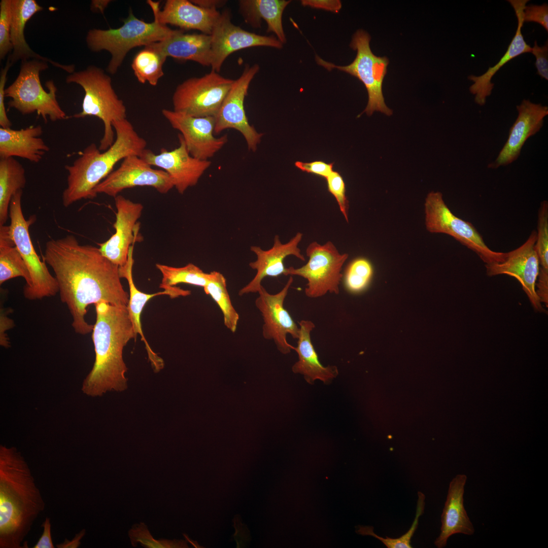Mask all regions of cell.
I'll use <instances>...</instances> for the list:
<instances>
[{
    "instance_id": "cell-1",
    "label": "cell",
    "mask_w": 548,
    "mask_h": 548,
    "mask_svg": "<svg viewBox=\"0 0 548 548\" xmlns=\"http://www.w3.org/2000/svg\"><path fill=\"white\" fill-rule=\"evenodd\" d=\"M43 258L55 273L61 300L70 311L77 333L92 331L93 325L85 318L90 304L106 302L127 305L129 295L121 284L119 266L99 248L81 245L68 234L47 241Z\"/></svg>"
},
{
    "instance_id": "cell-2",
    "label": "cell",
    "mask_w": 548,
    "mask_h": 548,
    "mask_svg": "<svg viewBox=\"0 0 548 548\" xmlns=\"http://www.w3.org/2000/svg\"><path fill=\"white\" fill-rule=\"evenodd\" d=\"M45 503L31 470L14 447L0 446V548H22Z\"/></svg>"
},
{
    "instance_id": "cell-3",
    "label": "cell",
    "mask_w": 548,
    "mask_h": 548,
    "mask_svg": "<svg viewBox=\"0 0 548 548\" xmlns=\"http://www.w3.org/2000/svg\"><path fill=\"white\" fill-rule=\"evenodd\" d=\"M95 306L96 317L92 339L95 360L82 389L85 394L93 397L109 391L126 389L127 368L123 359V350L130 339L137 336L127 305L100 302Z\"/></svg>"
},
{
    "instance_id": "cell-4",
    "label": "cell",
    "mask_w": 548,
    "mask_h": 548,
    "mask_svg": "<svg viewBox=\"0 0 548 548\" xmlns=\"http://www.w3.org/2000/svg\"><path fill=\"white\" fill-rule=\"evenodd\" d=\"M112 125L116 138L107 150L101 152L95 144H90L72 164L65 165L68 173L67 186L61 197L64 207L81 199L96 197L95 188L118 162L128 156H140L146 149V141L126 119L114 121Z\"/></svg>"
},
{
    "instance_id": "cell-5",
    "label": "cell",
    "mask_w": 548,
    "mask_h": 548,
    "mask_svg": "<svg viewBox=\"0 0 548 548\" xmlns=\"http://www.w3.org/2000/svg\"><path fill=\"white\" fill-rule=\"evenodd\" d=\"M65 81L67 84L80 85L85 92L82 111L72 117L94 116L100 119L104 130L98 149L101 151L107 150L115 141L112 123L126 119V107L115 91L111 77L102 68L90 65L84 70L70 74Z\"/></svg>"
},
{
    "instance_id": "cell-6",
    "label": "cell",
    "mask_w": 548,
    "mask_h": 548,
    "mask_svg": "<svg viewBox=\"0 0 548 548\" xmlns=\"http://www.w3.org/2000/svg\"><path fill=\"white\" fill-rule=\"evenodd\" d=\"M176 31L155 20L147 22L139 19L130 11L123 25L118 28L90 29L86 37V42L92 52L105 50L110 53L111 58L107 71L114 75L130 50L164 40Z\"/></svg>"
},
{
    "instance_id": "cell-7",
    "label": "cell",
    "mask_w": 548,
    "mask_h": 548,
    "mask_svg": "<svg viewBox=\"0 0 548 548\" xmlns=\"http://www.w3.org/2000/svg\"><path fill=\"white\" fill-rule=\"evenodd\" d=\"M48 62L37 59L21 61L19 73L15 81L5 88V97L11 100L8 109L13 108L22 115L36 112L45 122L48 119L56 121L68 117L59 105L56 98L57 88L52 80L42 86L40 73L47 69Z\"/></svg>"
},
{
    "instance_id": "cell-8",
    "label": "cell",
    "mask_w": 548,
    "mask_h": 548,
    "mask_svg": "<svg viewBox=\"0 0 548 548\" xmlns=\"http://www.w3.org/2000/svg\"><path fill=\"white\" fill-rule=\"evenodd\" d=\"M370 35L365 31L358 30L353 35L350 46L357 51L353 61L345 66L337 65L326 61L318 55L316 60L318 64L327 70L337 69L355 77L364 85L368 93V100L363 113L371 116L374 111L381 112L388 116L392 111L386 105L382 91L384 77L387 72L389 60L387 57H379L371 50Z\"/></svg>"
},
{
    "instance_id": "cell-9",
    "label": "cell",
    "mask_w": 548,
    "mask_h": 548,
    "mask_svg": "<svg viewBox=\"0 0 548 548\" xmlns=\"http://www.w3.org/2000/svg\"><path fill=\"white\" fill-rule=\"evenodd\" d=\"M22 190L12 197L9 206V225L11 237L28 269L31 284L23 288L25 297L33 300L55 296L59 292L56 279L48 270L45 261L41 260L36 252L29 235V227L34 222V216L26 220L23 215L21 199Z\"/></svg>"
},
{
    "instance_id": "cell-10",
    "label": "cell",
    "mask_w": 548,
    "mask_h": 548,
    "mask_svg": "<svg viewBox=\"0 0 548 548\" xmlns=\"http://www.w3.org/2000/svg\"><path fill=\"white\" fill-rule=\"evenodd\" d=\"M307 262L299 268H286L285 276H297L307 283L304 292L311 298L322 297L327 293L338 294L343 277L341 271L348 254H340L334 245L328 241L323 245L313 242L306 250Z\"/></svg>"
},
{
    "instance_id": "cell-11",
    "label": "cell",
    "mask_w": 548,
    "mask_h": 548,
    "mask_svg": "<svg viewBox=\"0 0 548 548\" xmlns=\"http://www.w3.org/2000/svg\"><path fill=\"white\" fill-rule=\"evenodd\" d=\"M425 225L431 233L449 235L474 252L486 263L503 261L506 253L491 250L470 222L456 216L445 203L440 192L431 191L425 202Z\"/></svg>"
},
{
    "instance_id": "cell-12",
    "label": "cell",
    "mask_w": 548,
    "mask_h": 548,
    "mask_svg": "<svg viewBox=\"0 0 548 548\" xmlns=\"http://www.w3.org/2000/svg\"><path fill=\"white\" fill-rule=\"evenodd\" d=\"M234 80L213 70L201 77L189 78L173 93V110L196 117H215Z\"/></svg>"
},
{
    "instance_id": "cell-13",
    "label": "cell",
    "mask_w": 548,
    "mask_h": 548,
    "mask_svg": "<svg viewBox=\"0 0 548 548\" xmlns=\"http://www.w3.org/2000/svg\"><path fill=\"white\" fill-rule=\"evenodd\" d=\"M257 64H247L234 82L215 117V134L227 129L239 131L245 138L249 151L255 152L263 133H259L248 121L244 107L250 83L259 72Z\"/></svg>"
},
{
    "instance_id": "cell-14",
    "label": "cell",
    "mask_w": 548,
    "mask_h": 548,
    "mask_svg": "<svg viewBox=\"0 0 548 548\" xmlns=\"http://www.w3.org/2000/svg\"><path fill=\"white\" fill-rule=\"evenodd\" d=\"M138 186L151 187L161 194H166L174 184L164 170L154 169L140 156L130 155L96 186L94 192L115 198L122 190Z\"/></svg>"
},
{
    "instance_id": "cell-15",
    "label": "cell",
    "mask_w": 548,
    "mask_h": 548,
    "mask_svg": "<svg viewBox=\"0 0 548 548\" xmlns=\"http://www.w3.org/2000/svg\"><path fill=\"white\" fill-rule=\"evenodd\" d=\"M293 282V277L290 276L282 289L274 294L268 293L262 285L255 300V305L263 318V337L273 340L278 350L283 354L290 353L294 347L288 342L287 334L294 339H297L299 335V326L284 306L285 299Z\"/></svg>"
},
{
    "instance_id": "cell-16",
    "label": "cell",
    "mask_w": 548,
    "mask_h": 548,
    "mask_svg": "<svg viewBox=\"0 0 548 548\" xmlns=\"http://www.w3.org/2000/svg\"><path fill=\"white\" fill-rule=\"evenodd\" d=\"M536 231L533 230L526 241L518 248L507 252L501 262L486 264L489 277L505 274L515 278L521 284L535 310H544L536 292L539 272V260L535 249Z\"/></svg>"
},
{
    "instance_id": "cell-17",
    "label": "cell",
    "mask_w": 548,
    "mask_h": 548,
    "mask_svg": "<svg viewBox=\"0 0 548 548\" xmlns=\"http://www.w3.org/2000/svg\"><path fill=\"white\" fill-rule=\"evenodd\" d=\"M212 70L220 72L226 59L232 53L255 47L281 49L283 44L274 36L247 31L231 21L229 11L225 10L214 26L211 34Z\"/></svg>"
},
{
    "instance_id": "cell-18",
    "label": "cell",
    "mask_w": 548,
    "mask_h": 548,
    "mask_svg": "<svg viewBox=\"0 0 548 548\" xmlns=\"http://www.w3.org/2000/svg\"><path fill=\"white\" fill-rule=\"evenodd\" d=\"M162 114L182 135L189 154L200 160L212 158L228 141L227 134L216 138L215 117H196L168 109Z\"/></svg>"
},
{
    "instance_id": "cell-19",
    "label": "cell",
    "mask_w": 548,
    "mask_h": 548,
    "mask_svg": "<svg viewBox=\"0 0 548 548\" xmlns=\"http://www.w3.org/2000/svg\"><path fill=\"white\" fill-rule=\"evenodd\" d=\"M179 146L172 151L162 149L156 154L145 149L140 157L151 166L158 167L172 179L174 187L183 194L186 190L197 184L205 171L211 166L209 160H200L189 153L184 141L178 134Z\"/></svg>"
},
{
    "instance_id": "cell-20",
    "label": "cell",
    "mask_w": 548,
    "mask_h": 548,
    "mask_svg": "<svg viewBox=\"0 0 548 548\" xmlns=\"http://www.w3.org/2000/svg\"><path fill=\"white\" fill-rule=\"evenodd\" d=\"M117 212L113 224L115 233L105 242L99 244L101 254L118 266L124 265L131 246L143 239L139 234L143 206L121 195L114 198Z\"/></svg>"
},
{
    "instance_id": "cell-21",
    "label": "cell",
    "mask_w": 548,
    "mask_h": 548,
    "mask_svg": "<svg viewBox=\"0 0 548 548\" xmlns=\"http://www.w3.org/2000/svg\"><path fill=\"white\" fill-rule=\"evenodd\" d=\"M517 110L518 115L509 129L508 139L496 159L488 165L489 168L496 169L516 161L525 143L539 131L548 115L547 106L529 99H523L517 106Z\"/></svg>"
},
{
    "instance_id": "cell-22",
    "label": "cell",
    "mask_w": 548,
    "mask_h": 548,
    "mask_svg": "<svg viewBox=\"0 0 548 548\" xmlns=\"http://www.w3.org/2000/svg\"><path fill=\"white\" fill-rule=\"evenodd\" d=\"M302 235L301 233L297 232L288 242L283 244L279 235H276L273 246L267 250H264L258 246H251L250 250L256 255L257 259L250 262L249 266L256 270V273L253 279L239 291L238 295L242 296L257 293L262 286V281L265 277L285 275L286 267L284 261L287 256L293 255L300 260L304 261L305 258L298 248Z\"/></svg>"
},
{
    "instance_id": "cell-23",
    "label": "cell",
    "mask_w": 548,
    "mask_h": 548,
    "mask_svg": "<svg viewBox=\"0 0 548 548\" xmlns=\"http://www.w3.org/2000/svg\"><path fill=\"white\" fill-rule=\"evenodd\" d=\"M147 3L153 13L154 20L184 29L198 30L210 35L220 16L217 10L198 6L187 0H167L160 10L159 3L149 0Z\"/></svg>"
},
{
    "instance_id": "cell-24",
    "label": "cell",
    "mask_w": 548,
    "mask_h": 548,
    "mask_svg": "<svg viewBox=\"0 0 548 548\" xmlns=\"http://www.w3.org/2000/svg\"><path fill=\"white\" fill-rule=\"evenodd\" d=\"M133 247L134 245L131 246L129 248L126 263L123 266H119V273L120 278H125L128 283L129 298L127 307L135 332L136 335L138 334L141 335L142 340L145 343L151 365L154 370L157 372L163 367L164 362L162 358L152 351L144 335L141 321L143 310L147 302L151 298L156 296L168 295L171 298H176L179 296H188L190 294L191 291L176 286L153 294H147L140 291L135 286L132 277V267L134 262Z\"/></svg>"
},
{
    "instance_id": "cell-25",
    "label": "cell",
    "mask_w": 548,
    "mask_h": 548,
    "mask_svg": "<svg viewBox=\"0 0 548 548\" xmlns=\"http://www.w3.org/2000/svg\"><path fill=\"white\" fill-rule=\"evenodd\" d=\"M467 476L459 474L451 481L441 516L439 536L434 541L438 548L444 547L450 536L456 534L471 535L474 528L464 506V487Z\"/></svg>"
},
{
    "instance_id": "cell-26",
    "label": "cell",
    "mask_w": 548,
    "mask_h": 548,
    "mask_svg": "<svg viewBox=\"0 0 548 548\" xmlns=\"http://www.w3.org/2000/svg\"><path fill=\"white\" fill-rule=\"evenodd\" d=\"M43 9L36 0H11L10 39L13 50L8 60L13 65L18 60L39 59L71 74L75 72L74 64H62L40 55L30 48L25 40L24 28L27 21Z\"/></svg>"
},
{
    "instance_id": "cell-27",
    "label": "cell",
    "mask_w": 548,
    "mask_h": 548,
    "mask_svg": "<svg viewBox=\"0 0 548 548\" xmlns=\"http://www.w3.org/2000/svg\"><path fill=\"white\" fill-rule=\"evenodd\" d=\"M513 8L518 20V26L516 33L508 48L499 61L483 75L476 76L469 75V80L472 81L469 87L470 92L474 95V101L480 106H484L486 102L494 88L491 80L494 75L507 62L513 58L525 53L531 52L532 47L525 41L522 33L524 24L523 11L529 0H508Z\"/></svg>"
},
{
    "instance_id": "cell-28",
    "label": "cell",
    "mask_w": 548,
    "mask_h": 548,
    "mask_svg": "<svg viewBox=\"0 0 548 548\" xmlns=\"http://www.w3.org/2000/svg\"><path fill=\"white\" fill-rule=\"evenodd\" d=\"M166 57L181 60H191L201 65L211 66V37L204 33H185L182 30L164 40L150 45Z\"/></svg>"
},
{
    "instance_id": "cell-29",
    "label": "cell",
    "mask_w": 548,
    "mask_h": 548,
    "mask_svg": "<svg viewBox=\"0 0 548 548\" xmlns=\"http://www.w3.org/2000/svg\"><path fill=\"white\" fill-rule=\"evenodd\" d=\"M43 133L41 125L19 130L1 127L0 158L18 157L32 162H39L50 150L40 138Z\"/></svg>"
},
{
    "instance_id": "cell-30",
    "label": "cell",
    "mask_w": 548,
    "mask_h": 548,
    "mask_svg": "<svg viewBox=\"0 0 548 548\" xmlns=\"http://www.w3.org/2000/svg\"><path fill=\"white\" fill-rule=\"evenodd\" d=\"M298 326L297 345L293 349L298 354V360L293 365L292 371L302 374L309 384L316 380L330 383L338 375V369L336 366H324L320 363L311 338L315 324L310 320H302L298 322Z\"/></svg>"
},
{
    "instance_id": "cell-31",
    "label": "cell",
    "mask_w": 548,
    "mask_h": 548,
    "mask_svg": "<svg viewBox=\"0 0 548 548\" xmlns=\"http://www.w3.org/2000/svg\"><path fill=\"white\" fill-rule=\"evenodd\" d=\"M291 1L241 0L239 10L246 23L253 27L261 26V19L267 23V31L273 32L283 44L286 38L282 24V15Z\"/></svg>"
},
{
    "instance_id": "cell-32",
    "label": "cell",
    "mask_w": 548,
    "mask_h": 548,
    "mask_svg": "<svg viewBox=\"0 0 548 548\" xmlns=\"http://www.w3.org/2000/svg\"><path fill=\"white\" fill-rule=\"evenodd\" d=\"M23 166L14 157L0 159V225L9 218V206L13 196L25 186Z\"/></svg>"
},
{
    "instance_id": "cell-33",
    "label": "cell",
    "mask_w": 548,
    "mask_h": 548,
    "mask_svg": "<svg viewBox=\"0 0 548 548\" xmlns=\"http://www.w3.org/2000/svg\"><path fill=\"white\" fill-rule=\"evenodd\" d=\"M16 277L24 279V287L30 286L28 269L11 237L9 226L0 225V284Z\"/></svg>"
},
{
    "instance_id": "cell-34",
    "label": "cell",
    "mask_w": 548,
    "mask_h": 548,
    "mask_svg": "<svg viewBox=\"0 0 548 548\" xmlns=\"http://www.w3.org/2000/svg\"><path fill=\"white\" fill-rule=\"evenodd\" d=\"M210 274V280L203 287L204 291L206 294L211 296L221 310L224 325L234 333L239 317L230 298L226 279L221 273L217 271H211Z\"/></svg>"
},
{
    "instance_id": "cell-35",
    "label": "cell",
    "mask_w": 548,
    "mask_h": 548,
    "mask_svg": "<svg viewBox=\"0 0 548 548\" xmlns=\"http://www.w3.org/2000/svg\"><path fill=\"white\" fill-rule=\"evenodd\" d=\"M166 58L150 46L145 47L136 54L131 63L138 81L142 84L148 82L152 86L157 85L164 75L163 65Z\"/></svg>"
},
{
    "instance_id": "cell-36",
    "label": "cell",
    "mask_w": 548,
    "mask_h": 548,
    "mask_svg": "<svg viewBox=\"0 0 548 548\" xmlns=\"http://www.w3.org/2000/svg\"><path fill=\"white\" fill-rule=\"evenodd\" d=\"M157 268L162 275L160 287L164 289L172 288L177 284L183 283L204 287L208 283L210 273L204 272L199 267L192 264L181 267H172L156 264Z\"/></svg>"
},
{
    "instance_id": "cell-37",
    "label": "cell",
    "mask_w": 548,
    "mask_h": 548,
    "mask_svg": "<svg viewBox=\"0 0 548 548\" xmlns=\"http://www.w3.org/2000/svg\"><path fill=\"white\" fill-rule=\"evenodd\" d=\"M418 501L416 512L414 520L408 531L398 538H385L376 535L373 531V527L368 526H358L356 532L362 535L372 536L380 540L388 548H412L411 540L418 526L420 517L423 514L425 507V495L418 492Z\"/></svg>"
},
{
    "instance_id": "cell-38",
    "label": "cell",
    "mask_w": 548,
    "mask_h": 548,
    "mask_svg": "<svg viewBox=\"0 0 548 548\" xmlns=\"http://www.w3.org/2000/svg\"><path fill=\"white\" fill-rule=\"evenodd\" d=\"M373 274L371 264L364 258H357L347 266L344 277L346 289L350 292L358 293L365 289Z\"/></svg>"
},
{
    "instance_id": "cell-39",
    "label": "cell",
    "mask_w": 548,
    "mask_h": 548,
    "mask_svg": "<svg viewBox=\"0 0 548 548\" xmlns=\"http://www.w3.org/2000/svg\"><path fill=\"white\" fill-rule=\"evenodd\" d=\"M131 544L137 546L138 543L146 548H184L188 547L187 541L183 540L155 539L144 522L135 524L128 532Z\"/></svg>"
},
{
    "instance_id": "cell-40",
    "label": "cell",
    "mask_w": 548,
    "mask_h": 548,
    "mask_svg": "<svg viewBox=\"0 0 548 548\" xmlns=\"http://www.w3.org/2000/svg\"><path fill=\"white\" fill-rule=\"evenodd\" d=\"M535 249L541 267L548 269V202L543 200L538 210Z\"/></svg>"
},
{
    "instance_id": "cell-41",
    "label": "cell",
    "mask_w": 548,
    "mask_h": 548,
    "mask_svg": "<svg viewBox=\"0 0 548 548\" xmlns=\"http://www.w3.org/2000/svg\"><path fill=\"white\" fill-rule=\"evenodd\" d=\"M11 0L0 2V59H4L13 50L10 39Z\"/></svg>"
},
{
    "instance_id": "cell-42",
    "label": "cell",
    "mask_w": 548,
    "mask_h": 548,
    "mask_svg": "<svg viewBox=\"0 0 548 548\" xmlns=\"http://www.w3.org/2000/svg\"><path fill=\"white\" fill-rule=\"evenodd\" d=\"M328 191L335 197L345 220L349 222V201L346 194V185L340 174L336 171L326 179Z\"/></svg>"
},
{
    "instance_id": "cell-43",
    "label": "cell",
    "mask_w": 548,
    "mask_h": 548,
    "mask_svg": "<svg viewBox=\"0 0 548 548\" xmlns=\"http://www.w3.org/2000/svg\"><path fill=\"white\" fill-rule=\"evenodd\" d=\"M524 22H534L540 24L548 31V5H530L526 6L523 11Z\"/></svg>"
},
{
    "instance_id": "cell-44",
    "label": "cell",
    "mask_w": 548,
    "mask_h": 548,
    "mask_svg": "<svg viewBox=\"0 0 548 548\" xmlns=\"http://www.w3.org/2000/svg\"><path fill=\"white\" fill-rule=\"evenodd\" d=\"M334 163H326L322 160L304 162L297 161L295 162L296 167L310 174L316 175L326 179L333 171Z\"/></svg>"
},
{
    "instance_id": "cell-45",
    "label": "cell",
    "mask_w": 548,
    "mask_h": 548,
    "mask_svg": "<svg viewBox=\"0 0 548 548\" xmlns=\"http://www.w3.org/2000/svg\"><path fill=\"white\" fill-rule=\"evenodd\" d=\"M536 57L535 63L537 74L541 78L548 80V42L546 40L544 45L539 46L536 41H535L531 52Z\"/></svg>"
},
{
    "instance_id": "cell-46",
    "label": "cell",
    "mask_w": 548,
    "mask_h": 548,
    "mask_svg": "<svg viewBox=\"0 0 548 548\" xmlns=\"http://www.w3.org/2000/svg\"><path fill=\"white\" fill-rule=\"evenodd\" d=\"M12 64L7 60L5 66L2 68L0 75V125L2 128H11L12 124L8 118L4 99L5 97V85L7 80V73Z\"/></svg>"
},
{
    "instance_id": "cell-47",
    "label": "cell",
    "mask_w": 548,
    "mask_h": 548,
    "mask_svg": "<svg viewBox=\"0 0 548 548\" xmlns=\"http://www.w3.org/2000/svg\"><path fill=\"white\" fill-rule=\"evenodd\" d=\"M301 3L304 7L308 6L335 13L338 12L341 8V3L339 0H302Z\"/></svg>"
},
{
    "instance_id": "cell-48",
    "label": "cell",
    "mask_w": 548,
    "mask_h": 548,
    "mask_svg": "<svg viewBox=\"0 0 548 548\" xmlns=\"http://www.w3.org/2000/svg\"><path fill=\"white\" fill-rule=\"evenodd\" d=\"M538 282L536 283L537 287L536 294L540 299V302L544 303L547 307L548 304V269L540 267L538 276Z\"/></svg>"
},
{
    "instance_id": "cell-49",
    "label": "cell",
    "mask_w": 548,
    "mask_h": 548,
    "mask_svg": "<svg viewBox=\"0 0 548 548\" xmlns=\"http://www.w3.org/2000/svg\"><path fill=\"white\" fill-rule=\"evenodd\" d=\"M43 527V533L37 543L33 546V548H54L52 536L51 525L49 518H46L41 526Z\"/></svg>"
},
{
    "instance_id": "cell-50",
    "label": "cell",
    "mask_w": 548,
    "mask_h": 548,
    "mask_svg": "<svg viewBox=\"0 0 548 548\" xmlns=\"http://www.w3.org/2000/svg\"><path fill=\"white\" fill-rule=\"evenodd\" d=\"M0 325V344L5 348H8L10 346V341L6 332L14 326V323L13 320L8 317L7 313L2 309Z\"/></svg>"
},
{
    "instance_id": "cell-51",
    "label": "cell",
    "mask_w": 548,
    "mask_h": 548,
    "mask_svg": "<svg viewBox=\"0 0 548 548\" xmlns=\"http://www.w3.org/2000/svg\"><path fill=\"white\" fill-rule=\"evenodd\" d=\"M86 533L85 529L81 530L79 533H77L74 538L69 540L67 539H65L64 541L59 544H56V547L57 548H77L81 544V540L84 536Z\"/></svg>"
},
{
    "instance_id": "cell-52",
    "label": "cell",
    "mask_w": 548,
    "mask_h": 548,
    "mask_svg": "<svg viewBox=\"0 0 548 548\" xmlns=\"http://www.w3.org/2000/svg\"><path fill=\"white\" fill-rule=\"evenodd\" d=\"M191 2L200 7L215 10L222 7L227 2L226 1L222 0H193L191 1Z\"/></svg>"
},
{
    "instance_id": "cell-53",
    "label": "cell",
    "mask_w": 548,
    "mask_h": 548,
    "mask_svg": "<svg viewBox=\"0 0 548 548\" xmlns=\"http://www.w3.org/2000/svg\"><path fill=\"white\" fill-rule=\"evenodd\" d=\"M111 2L110 0H93L91 2L90 9L92 11L103 13Z\"/></svg>"
}]
</instances>
